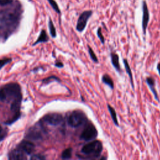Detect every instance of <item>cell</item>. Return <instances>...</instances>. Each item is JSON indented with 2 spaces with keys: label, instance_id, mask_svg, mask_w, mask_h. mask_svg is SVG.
<instances>
[{
  "label": "cell",
  "instance_id": "1",
  "mask_svg": "<svg viewBox=\"0 0 160 160\" xmlns=\"http://www.w3.org/2000/svg\"><path fill=\"white\" fill-rule=\"evenodd\" d=\"M21 16L20 4L0 11V31L4 34H11L18 26Z\"/></svg>",
  "mask_w": 160,
  "mask_h": 160
},
{
  "label": "cell",
  "instance_id": "18",
  "mask_svg": "<svg viewBox=\"0 0 160 160\" xmlns=\"http://www.w3.org/2000/svg\"><path fill=\"white\" fill-rule=\"evenodd\" d=\"M48 41V37L47 36V34L46 32V31L44 30H42L39 36V38H38L37 41L35 42V43L34 44H36L37 43H39V42H46Z\"/></svg>",
  "mask_w": 160,
  "mask_h": 160
},
{
  "label": "cell",
  "instance_id": "23",
  "mask_svg": "<svg viewBox=\"0 0 160 160\" xmlns=\"http://www.w3.org/2000/svg\"><path fill=\"white\" fill-rule=\"evenodd\" d=\"M11 61V59L10 58H4L3 59L0 60V69H1L5 64Z\"/></svg>",
  "mask_w": 160,
  "mask_h": 160
},
{
  "label": "cell",
  "instance_id": "28",
  "mask_svg": "<svg viewBox=\"0 0 160 160\" xmlns=\"http://www.w3.org/2000/svg\"><path fill=\"white\" fill-rule=\"evenodd\" d=\"M1 131H2V128H1V126H0V133H1Z\"/></svg>",
  "mask_w": 160,
  "mask_h": 160
},
{
  "label": "cell",
  "instance_id": "16",
  "mask_svg": "<svg viewBox=\"0 0 160 160\" xmlns=\"http://www.w3.org/2000/svg\"><path fill=\"white\" fill-rule=\"evenodd\" d=\"M107 106H108V111H109V112L110 113L111 119H112L114 124L116 126H119V122H118V118H117V114H116V111H115L114 108L112 106H111L110 104H107Z\"/></svg>",
  "mask_w": 160,
  "mask_h": 160
},
{
  "label": "cell",
  "instance_id": "20",
  "mask_svg": "<svg viewBox=\"0 0 160 160\" xmlns=\"http://www.w3.org/2000/svg\"><path fill=\"white\" fill-rule=\"evenodd\" d=\"M49 31L51 36L52 38H55L56 36V28L53 24L52 21L49 19Z\"/></svg>",
  "mask_w": 160,
  "mask_h": 160
},
{
  "label": "cell",
  "instance_id": "4",
  "mask_svg": "<svg viewBox=\"0 0 160 160\" xmlns=\"http://www.w3.org/2000/svg\"><path fill=\"white\" fill-rule=\"evenodd\" d=\"M88 119L85 113L81 110L72 111L68 118V124L72 128H78L87 122Z\"/></svg>",
  "mask_w": 160,
  "mask_h": 160
},
{
  "label": "cell",
  "instance_id": "13",
  "mask_svg": "<svg viewBox=\"0 0 160 160\" xmlns=\"http://www.w3.org/2000/svg\"><path fill=\"white\" fill-rule=\"evenodd\" d=\"M123 63L124 65V68L126 69V72L128 74V75L129 76V78L130 79V82L132 86V88L134 89V82H133V78H132V71L131 69L130 68L129 62L128 61V60L126 59H124L123 60Z\"/></svg>",
  "mask_w": 160,
  "mask_h": 160
},
{
  "label": "cell",
  "instance_id": "12",
  "mask_svg": "<svg viewBox=\"0 0 160 160\" xmlns=\"http://www.w3.org/2000/svg\"><path fill=\"white\" fill-rule=\"evenodd\" d=\"M111 61L113 66V67L115 68V69L118 72H121V68L119 64V58L118 54H117L115 52H111Z\"/></svg>",
  "mask_w": 160,
  "mask_h": 160
},
{
  "label": "cell",
  "instance_id": "5",
  "mask_svg": "<svg viewBox=\"0 0 160 160\" xmlns=\"http://www.w3.org/2000/svg\"><path fill=\"white\" fill-rule=\"evenodd\" d=\"M98 134V131L94 125L89 122L82 130L80 135V139L84 141H91L94 140L97 138Z\"/></svg>",
  "mask_w": 160,
  "mask_h": 160
},
{
  "label": "cell",
  "instance_id": "15",
  "mask_svg": "<svg viewBox=\"0 0 160 160\" xmlns=\"http://www.w3.org/2000/svg\"><path fill=\"white\" fill-rule=\"evenodd\" d=\"M102 82L108 86L111 89H114V81L109 76V74H104L101 78Z\"/></svg>",
  "mask_w": 160,
  "mask_h": 160
},
{
  "label": "cell",
  "instance_id": "26",
  "mask_svg": "<svg viewBox=\"0 0 160 160\" xmlns=\"http://www.w3.org/2000/svg\"><path fill=\"white\" fill-rule=\"evenodd\" d=\"M55 66L58 68H62L63 67V63L61 62H57L55 63Z\"/></svg>",
  "mask_w": 160,
  "mask_h": 160
},
{
  "label": "cell",
  "instance_id": "6",
  "mask_svg": "<svg viewBox=\"0 0 160 160\" xmlns=\"http://www.w3.org/2000/svg\"><path fill=\"white\" fill-rule=\"evenodd\" d=\"M92 11L91 10L83 11L79 16L77 23H76V30L78 32H82L86 27L87 22L89 18L91 16Z\"/></svg>",
  "mask_w": 160,
  "mask_h": 160
},
{
  "label": "cell",
  "instance_id": "7",
  "mask_svg": "<svg viewBox=\"0 0 160 160\" xmlns=\"http://www.w3.org/2000/svg\"><path fill=\"white\" fill-rule=\"evenodd\" d=\"M44 121L50 125L57 126L62 122L63 118L59 113H50L44 117Z\"/></svg>",
  "mask_w": 160,
  "mask_h": 160
},
{
  "label": "cell",
  "instance_id": "11",
  "mask_svg": "<svg viewBox=\"0 0 160 160\" xmlns=\"http://www.w3.org/2000/svg\"><path fill=\"white\" fill-rule=\"evenodd\" d=\"M146 82L148 86H149V89H151V92H152L155 99L158 102H159V98L158 96V92H157V91L156 89V87H155L156 82H155V80L154 79V78L152 77H147L146 78Z\"/></svg>",
  "mask_w": 160,
  "mask_h": 160
},
{
  "label": "cell",
  "instance_id": "22",
  "mask_svg": "<svg viewBox=\"0 0 160 160\" xmlns=\"http://www.w3.org/2000/svg\"><path fill=\"white\" fill-rule=\"evenodd\" d=\"M97 36L99 38V39H100L101 41V42L104 44V42H105V39H104V38L102 35V31H101V28H99L98 29V31H97Z\"/></svg>",
  "mask_w": 160,
  "mask_h": 160
},
{
  "label": "cell",
  "instance_id": "25",
  "mask_svg": "<svg viewBox=\"0 0 160 160\" xmlns=\"http://www.w3.org/2000/svg\"><path fill=\"white\" fill-rule=\"evenodd\" d=\"M12 2V0H0V6H4Z\"/></svg>",
  "mask_w": 160,
  "mask_h": 160
},
{
  "label": "cell",
  "instance_id": "2",
  "mask_svg": "<svg viewBox=\"0 0 160 160\" xmlns=\"http://www.w3.org/2000/svg\"><path fill=\"white\" fill-rule=\"evenodd\" d=\"M21 99L20 88L18 84L11 83L0 89V101L8 102V100Z\"/></svg>",
  "mask_w": 160,
  "mask_h": 160
},
{
  "label": "cell",
  "instance_id": "21",
  "mask_svg": "<svg viewBox=\"0 0 160 160\" xmlns=\"http://www.w3.org/2000/svg\"><path fill=\"white\" fill-rule=\"evenodd\" d=\"M49 4L51 6V7L52 8V9L58 14H60L61 11H60V9L58 7V4L56 3V2L55 1V0H48Z\"/></svg>",
  "mask_w": 160,
  "mask_h": 160
},
{
  "label": "cell",
  "instance_id": "14",
  "mask_svg": "<svg viewBox=\"0 0 160 160\" xmlns=\"http://www.w3.org/2000/svg\"><path fill=\"white\" fill-rule=\"evenodd\" d=\"M41 135V134L38 132V129L35 128L31 129L29 130L28 133L26 135V138L29 139H40Z\"/></svg>",
  "mask_w": 160,
  "mask_h": 160
},
{
  "label": "cell",
  "instance_id": "8",
  "mask_svg": "<svg viewBox=\"0 0 160 160\" xmlns=\"http://www.w3.org/2000/svg\"><path fill=\"white\" fill-rule=\"evenodd\" d=\"M142 28L144 34H146V29L148 27V24L149 21V12L148 8V6L145 1H142Z\"/></svg>",
  "mask_w": 160,
  "mask_h": 160
},
{
  "label": "cell",
  "instance_id": "27",
  "mask_svg": "<svg viewBox=\"0 0 160 160\" xmlns=\"http://www.w3.org/2000/svg\"><path fill=\"white\" fill-rule=\"evenodd\" d=\"M157 69H158V73L159 74V76H160V62H159L157 65Z\"/></svg>",
  "mask_w": 160,
  "mask_h": 160
},
{
  "label": "cell",
  "instance_id": "10",
  "mask_svg": "<svg viewBox=\"0 0 160 160\" xmlns=\"http://www.w3.org/2000/svg\"><path fill=\"white\" fill-rule=\"evenodd\" d=\"M24 151L20 148H17L12 150L9 154V159L13 160L26 159V157L24 154Z\"/></svg>",
  "mask_w": 160,
  "mask_h": 160
},
{
  "label": "cell",
  "instance_id": "17",
  "mask_svg": "<svg viewBox=\"0 0 160 160\" xmlns=\"http://www.w3.org/2000/svg\"><path fill=\"white\" fill-rule=\"evenodd\" d=\"M72 149L71 148H68L65 149L61 154V158L63 159H70L72 156Z\"/></svg>",
  "mask_w": 160,
  "mask_h": 160
},
{
  "label": "cell",
  "instance_id": "24",
  "mask_svg": "<svg viewBox=\"0 0 160 160\" xmlns=\"http://www.w3.org/2000/svg\"><path fill=\"white\" fill-rule=\"evenodd\" d=\"M45 157L41 154H34L31 157V159L36 160V159H44Z\"/></svg>",
  "mask_w": 160,
  "mask_h": 160
},
{
  "label": "cell",
  "instance_id": "9",
  "mask_svg": "<svg viewBox=\"0 0 160 160\" xmlns=\"http://www.w3.org/2000/svg\"><path fill=\"white\" fill-rule=\"evenodd\" d=\"M19 148L26 154H31L33 152L35 148V146L32 142L29 141L24 140L20 143Z\"/></svg>",
  "mask_w": 160,
  "mask_h": 160
},
{
  "label": "cell",
  "instance_id": "3",
  "mask_svg": "<svg viewBox=\"0 0 160 160\" xmlns=\"http://www.w3.org/2000/svg\"><path fill=\"white\" fill-rule=\"evenodd\" d=\"M102 151V144L99 140H92L86 144L81 148V152L89 158H98Z\"/></svg>",
  "mask_w": 160,
  "mask_h": 160
},
{
  "label": "cell",
  "instance_id": "19",
  "mask_svg": "<svg viewBox=\"0 0 160 160\" xmlns=\"http://www.w3.org/2000/svg\"><path fill=\"white\" fill-rule=\"evenodd\" d=\"M88 52H89V56L91 58V59H92V61L96 63H98L99 61H98V59L95 54V52H94V51L92 50V49L88 45Z\"/></svg>",
  "mask_w": 160,
  "mask_h": 160
}]
</instances>
